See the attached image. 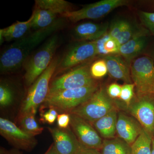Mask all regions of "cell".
I'll return each instance as SVG.
<instances>
[{
	"mask_svg": "<svg viewBox=\"0 0 154 154\" xmlns=\"http://www.w3.org/2000/svg\"><path fill=\"white\" fill-rule=\"evenodd\" d=\"M63 22L62 20H57L48 28L36 30L11 44L1 55V71L6 72L19 68L32 50L54 32L60 29Z\"/></svg>",
	"mask_w": 154,
	"mask_h": 154,
	"instance_id": "cell-1",
	"label": "cell"
},
{
	"mask_svg": "<svg viewBox=\"0 0 154 154\" xmlns=\"http://www.w3.org/2000/svg\"><path fill=\"white\" fill-rule=\"evenodd\" d=\"M99 88L98 83L82 88L69 89L48 94L43 106L61 113H68L88 100Z\"/></svg>",
	"mask_w": 154,
	"mask_h": 154,
	"instance_id": "cell-2",
	"label": "cell"
},
{
	"mask_svg": "<svg viewBox=\"0 0 154 154\" xmlns=\"http://www.w3.org/2000/svg\"><path fill=\"white\" fill-rule=\"evenodd\" d=\"M58 63L57 58L53 59L48 68L32 84L22 102L19 114L31 113L35 115L38 106L44 102L47 97L50 82L56 71Z\"/></svg>",
	"mask_w": 154,
	"mask_h": 154,
	"instance_id": "cell-3",
	"label": "cell"
},
{
	"mask_svg": "<svg viewBox=\"0 0 154 154\" xmlns=\"http://www.w3.org/2000/svg\"><path fill=\"white\" fill-rule=\"evenodd\" d=\"M114 108L113 101L106 89L99 88L90 99L69 113L78 116L93 123Z\"/></svg>",
	"mask_w": 154,
	"mask_h": 154,
	"instance_id": "cell-4",
	"label": "cell"
},
{
	"mask_svg": "<svg viewBox=\"0 0 154 154\" xmlns=\"http://www.w3.org/2000/svg\"><path fill=\"white\" fill-rule=\"evenodd\" d=\"M58 36L54 35L30 57L25 65L24 79L26 85H32L51 63L58 44Z\"/></svg>",
	"mask_w": 154,
	"mask_h": 154,
	"instance_id": "cell-5",
	"label": "cell"
},
{
	"mask_svg": "<svg viewBox=\"0 0 154 154\" xmlns=\"http://www.w3.org/2000/svg\"><path fill=\"white\" fill-rule=\"evenodd\" d=\"M130 70L137 96H154V62L152 59L148 56L137 58L131 62Z\"/></svg>",
	"mask_w": 154,
	"mask_h": 154,
	"instance_id": "cell-6",
	"label": "cell"
},
{
	"mask_svg": "<svg viewBox=\"0 0 154 154\" xmlns=\"http://www.w3.org/2000/svg\"><path fill=\"white\" fill-rule=\"evenodd\" d=\"M96 83L97 82L91 74L90 66L85 65L55 78L50 84L48 94L69 89L82 88Z\"/></svg>",
	"mask_w": 154,
	"mask_h": 154,
	"instance_id": "cell-7",
	"label": "cell"
},
{
	"mask_svg": "<svg viewBox=\"0 0 154 154\" xmlns=\"http://www.w3.org/2000/svg\"><path fill=\"white\" fill-rule=\"evenodd\" d=\"M128 4L126 0H102L85 6L82 8L63 14L61 17L72 22L85 19H96L105 17L114 9Z\"/></svg>",
	"mask_w": 154,
	"mask_h": 154,
	"instance_id": "cell-8",
	"label": "cell"
},
{
	"mask_svg": "<svg viewBox=\"0 0 154 154\" xmlns=\"http://www.w3.org/2000/svg\"><path fill=\"white\" fill-rule=\"evenodd\" d=\"M97 55L96 41L79 43L69 50L57 69L59 72L66 70L91 60Z\"/></svg>",
	"mask_w": 154,
	"mask_h": 154,
	"instance_id": "cell-9",
	"label": "cell"
},
{
	"mask_svg": "<svg viewBox=\"0 0 154 154\" xmlns=\"http://www.w3.org/2000/svg\"><path fill=\"white\" fill-rule=\"evenodd\" d=\"M0 133L16 148L30 151L36 147L37 140L34 137L26 133L14 122L0 118Z\"/></svg>",
	"mask_w": 154,
	"mask_h": 154,
	"instance_id": "cell-10",
	"label": "cell"
},
{
	"mask_svg": "<svg viewBox=\"0 0 154 154\" xmlns=\"http://www.w3.org/2000/svg\"><path fill=\"white\" fill-rule=\"evenodd\" d=\"M129 112L144 129L154 134V96H137L128 106Z\"/></svg>",
	"mask_w": 154,
	"mask_h": 154,
	"instance_id": "cell-11",
	"label": "cell"
},
{
	"mask_svg": "<svg viewBox=\"0 0 154 154\" xmlns=\"http://www.w3.org/2000/svg\"><path fill=\"white\" fill-rule=\"evenodd\" d=\"M69 114L70 125L80 143L88 148L101 149L103 141L96 130L89 122L78 116Z\"/></svg>",
	"mask_w": 154,
	"mask_h": 154,
	"instance_id": "cell-12",
	"label": "cell"
},
{
	"mask_svg": "<svg viewBox=\"0 0 154 154\" xmlns=\"http://www.w3.org/2000/svg\"><path fill=\"white\" fill-rule=\"evenodd\" d=\"M57 150L59 154H76L81 144L68 128H48Z\"/></svg>",
	"mask_w": 154,
	"mask_h": 154,
	"instance_id": "cell-13",
	"label": "cell"
},
{
	"mask_svg": "<svg viewBox=\"0 0 154 154\" xmlns=\"http://www.w3.org/2000/svg\"><path fill=\"white\" fill-rule=\"evenodd\" d=\"M149 33L146 29L136 32L129 40L120 45L118 54L131 64L145 48Z\"/></svg>",
	"mask_w": 154,
	"mask_h": 154,
	"instance_id": "cell-14",
	"label": "cell"
},
{
	"mask_svg": "<svg viewBox=\"0 0 154 154\" xmlns=\"http://www.w3.org/2000/svg\"><path fill=\"white\" fill-rule=\"evenodd\" d=\"M143 128L134 119L122 113H119L117 118L116 132L119 137L130 145L136 140Z\"/></svg>",
	"mask_w": 154,
	"mask_h": 154,
	"instance_id": "cell-15",
	"label": "cell"
},
{
	"mask_svg": "<svg viewBox=\"0 0 154 154\" xmlns=\"http://www.w3.org/2000/svg\"><path fill=\"white\" fill-rule=\"evenodd\" d=\"M109 75L114 79L131 84L130 68L129 64L119 55H109L104 57Z\"/></svg>",
	"mask_w": 154,
	"mask_h": 154,
	"instance_id": "cell-16",
	"label": "cell"
},
{
	"mask_svg": "<svg viewBox=\"0 0 154 154\" xmlns=\"http://www.w3.org/2000/svg\"><path fill=\"white\" fill-rule=\"evenodd\" d=\"M108 25L92 22H85L77 25L73 34L78 39L85 41H95L107 33Z\"/></svg>",
	"mask_w": 154,
	"mask_h": 154,
	"instance_id": "cell-17",
	"label": "cell"
},
{
	"mask_svg": "<svg viewBox=\"0 0 154 154\" xmlns=\"http://www.w3.org/2000/svg\"><path fill=\"white\" fill-rule=\"evenodd\" d=\"M118 116L115 108L93 123L96 131L106 139L115 137Z\"/></svg>",
	"mask_w": 154,
	"mask_h": 154,
	"instance_id": "cell-18",
	"label": "cell"
},
{
	"mask_svg": "<svg viewBox=\"0 0 154 154\" xmlns=\"http://www.w3.org/2000/svg\"><path fill=\"white\" fill-rule=\"evenodd\" d=\"M33 17L25 22H17L9 27L0 30L1 43L4 40L11 41L19 39L25 36L26 33L31 28Z\"/></svg>",
	"mask_w": 154,
	"mask_h": 154,
	"instance_id": "cell-19",
	"label": "cell"
},
{
	"mask_svg": "<svg viewBox=\"0 0 154 154\" xmlns=\"http://www.w3.org/2000/svg\"><path fill=\"white\" fill-rule=\"evenodd\" d=\"M31 28L36 30L51 26L57 21V15L50 11L36 8L32 14Z\"/></svg>",
	"mask_w": 154,
	"mask_h": 154,
	"instance_id": "cell-20",
	"label": "cell"
},
{
	"mask_svg": "<svg viewBox=\"0 0 154 154\" xmlns=\"http://www.w3.org/2000/svg\"><path fill=\"white\" fill-rule=\"evenodd\" d=\"M101 150L102 154H131V145L119 137L103 140Z\"/></svg>",
	"mask_w": 154,
	"mask_h": 154,
	"instance_id": "cell-21",
	"label": "cell"
},
{
	"mask_svg": "<svg viewBox=\"0 0 154 154\" xmlns=\"http://www.w3.org/2000/svg\"><path fill=\"white\" fill-rule=\"evenodd\" d=\"M95 41L98 55L105 57L118 54L120 44L117 40L111 37L108 33Z\"/></svg>",
	"mask_w": 154,
	"mask_h": 154,
	"instance_id": "cell-22",
	"label": "cell"
},
{
	"mask_svg": "<svg viewBox=\"0 0 154 154\" xmlns=\"http://www.w3.org/2000/svg\"><path fill=\"white\" fill-rule=\"evenodd\" d=\"M36 7L60 16L70 11L71 4L64 0H36Z\"/></svg>",
	"mask_w": 154,
	"mask_h": 154,
	"instance_id": "cell-23",
	"label": "cell"
},
{
	"mask_svg": "<svg viewBox=\"0 0 154 154\" xmlns=\"http://www.w3.org/2000/svg\"><path fill=\"white\" fill-rule=\"evenodd\" d=\"M152 135L143 128L141 132L131 146V154H152Z\"/></svg>",
	"mask_w": 154,
	"mask_h": 154,
	"instance_id": "cell-24",
	"label": "cell"
},
{
	"mask_svg": "<svg viewBox=\"0 0 154 154\" xmlns=\"http://www.w3.org/2000/svg\"><path fill=\"white\" fill-rule=\"evenodd\" d=\"M18 122L21 129L33 137L41 134L44 129L38 125L35 119V115L31 113L19 114Z\"/></svg>",
	"mask_w": 154,
	"mask_h": 154,
	"instance_id": "cell-25",
	"label": "cell"
},
{
	"mask_svg": "<svg viewBox=\"0 0 154 154\" xmlns=\"http://www.w3.org/2000/svg\"><path fill=\"white\" fill-rule=\"evenodd\" d=\"M90 72L95 80L101 79L106 75L108 70L106 62L104 59L94 62L90 66Z\"/></svg>",
	"mask_w": 154,
	"mask_h": 154,
	"instance_id": "cell-26",
	"label": "cell"
},
{
	"mask_svg": "<svg viewBox=\"0 0 154 154\" xmlns=\"http://www.w3.org/2000/svg\"><path fill=\"white\" fill-rule=\"evenodd\" d=\"M136 33L129 22L122 20L121 32L118 39L119 43L120 45L126 43L132 38Z\"/></svg>",
	"mask_w": 154,
	"mask_h": 154,
	"instance_id": "cell-27",
	"label": "cell"
},
{
	"mask_svg": "<svg viewBox=\"0 0 154 154\" xmlns=\"http://www.w3.org/2000/svg\"><path fill=\"white\" fill-rule=\"evenodd\" d=\"M14 100V94L11 88L5 84L0 85V105L1 107H8Z\"/></svg>",
	"mask_w": 154,
	"mask_h": 154,
	"instance_id": "cell-28",
	"label": "cell"
},
{
	"mask_svg": "<svg viewBox=\"0 0 154 154\" xmlns=\"http://www.w3.org/2000/svg\"><path fill=\"white\" fill-rule=\"evenodd\" d=\"M134 84H125L122 86L121 94L119 99L124 102L128 107L132 102L134 96Z\"/></svg>",
	"mask_w": 154,
	"mask_h": 154,
	"instance_id": "cell-29",
	"label": "cell"
},
{
	"mask_svg": "<svg viewBox=\"0 0 154 154\" xmlns=\"http://www.w3.org/2000/svg\"><path fill=\"white\" fill-rule=\"evenodd\" d=\"M139 16L146 29L154 36V12L140 11Z\"/></svg>",
	"mask_w": 154,
	"mask_h": 154,
	"instance_id": "cell-30",
	"label": "cell"
},
{
	"mask_svg": "<svg viewBox=\"0 0 154 154\" xmlns=\"http://www.w3.org/2000/svg\"><path fill=\"white\" fill-rule=\"evenodd\" d=\"M121 25L122 20H116L112 23L108 32L109 35L117 41L121 32Z\"/></svg>",
	"mask_w": 154,
	"mask_h": 154,
	"instance_id": "cell-31",
	"label": "cell"
},
{
	"mask_svg": "<svg viewBox=\"0 0 154 154\" xmlns=\"http://www.w3.org/2000/svg\"><path fill=\"white\" fill-rule=\"evenodd\" d=\"M122 86L116 83H112L106 89L107 94L111 99L119 98L121 94Z\"/></svg>",
	"mask_w": 154,
	"mask_h": 154,
	"instance_id": "cell-32",
	"label": "cell"
},
{
	"mask_svg": "<svg viewBox=\"0 0 154 154\" xmlns=\"http://www.w3.org/2000/svg\"><path fill=\"white\" fill-rule=\"evenodd\" d=\"M70 123V116L69 113H62L57 117L58 126L62 129H66Z\"/></svg>",
	"mask_w": 154,
	"mask_h": 154,
	"instance_id": "cell-33",
	"label": "cell"
},
{
	"mask_svg": "<svg viewBox=\"0 0 154 154\" xmlns=\"http://www.w3.org/2000/svg\"><path fill=\"white\" fill-rule=\"evenodd\" d=\"M58 115L57 111L55 109L50 108L48 111L43 114L42 118L45 122L49 124H52L54 123L56 119H57Z\"/></svg>",
	"mask_w": 154,
	"mask_h": 154,
	"instance_id": "cell-34",
	"label": "cell"
},
{
	"mask_svg": "<svg viewBox=\"0 0 154 154\" xmlns=\"http://www.w3.org/2000/svg\"><path fill=\"white\" fill-rule=\"evenodd\" d=\"M76 154H102L99 150L88 148L81 145Z\"/></svg>",
	"mask_w": 154,
	"mask_h": 154,
	"instance_id": "cell-35",
	"label": "cell"
},
{
	"mask_svg": "<svg viewBox=\"0 0 154 154\" xmlns=\"http://www.w3.org/2000/svg\"><path fill=\"white\" fill-rule=\"evenodd\" d=\"M0 154H22L18 151L16 150H8L6 149L3 148H1L0 149Z\"/></svg>",
	"mask_w": 154,
	"mask_h": 154,
	"instance_id": "cell-36",
	"label": "cell"
},
{
	"mask_svg": "<svg viewBox=\"0 0 154 154\" xmlns=\"http://www.w3.org/2000/svg\"><path fill=\"white\" fill-rule=\"evenodd\" d=\"M44 154H59L57 150L54 143H53Z\"/></svg>",
	"mask_w": 154,
	"mask_h": 154,
	"instance_id": "cell-37",
	"label": "cell"
},
{
	"mask_svg": "<svg viewBox=\"0 0 154 154\" xmlns=\"http://www.w3.org/2000/svg\"><path fill=\"white\" fill-rule=\"evenodd\" d=\"M152 154H154V138L152 139Z\"/></svg>",
	"mask_w": 154,
	"mask_h": 154,
	"instance_id": "cell-38",
	"label": "cell"
},
{
	"mask_svg": "<svg viewBox=\"0 0 154 154\" xmlns=\"http://www.w3.org/2000/svg\"><path fill=\"white\" fill-rule=\"evenodd\" d=\"M152 57H151L152 58V59L154 61V50L153 51V52L152 53Z\"/></svg>",
	"mask_w": 154,
	"mask_h": 154,
	"instance_id": "cell-39",
	"label": "cell"
}]
</instances>
